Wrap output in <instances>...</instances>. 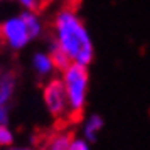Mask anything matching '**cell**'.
Here are the masks:
<instances>
[{
	"instance_id": "6da1fadb",
	"label": "cell",
	"mask_w": 150,
	"mask_h": 150,
	"mask_svg": "<svg viewBox=\"0 0 150 150\" xmlns=\"http://www.w3.org/2000/svg\"><path fill=\"white\" fill-rule=\"evenodd\" d=\"M56 41L78 64L88 66L93 59V46L83 22L73 8H66L56 17Z\"/></svg>"
},
{
	"instance_id": "7a4b0ae2",
	"label": "cell",
	"mask_w": 150,
	"mask_h": 150,
	"mask_svg": "<svg viewBox=\"0 0 150 150\" xmlns=\"http://www.w3.org/2000/svg\"><path fill=\"white\" fill-rule=\"evenodd\" d=\"M64 86L69 103V122H79L88 88V71L83 64H71L64 71Z\"/></svg>"
},
{
	"instance_id": "3957f363",
	"label": "cell",
	"mask_w": 150,
	"mask_h": 150,
	"mask_svg": "<svg viewBox=\"0 0 150 150\" xmlns=\"http://www.w3.org/2000/svg\"><path fill=\"white\" fill-rule=\"evenodd\" d=\"M44 101L47 105V110L51 115L62 120V118H69V103H68V93H66V86L64 81L61 79H51L47 86L44 88Z\"/></svg>"
},
{
	"instance_id": "277c9868",
	"label": "cell",
	"mask_w": 150,
	"mask_h": 150,
	"mask_svg": "<svg viewBox=\"0 0 150 150\" xmlns=\"http://www.w3.org/2000/svg\"><path fill=\"white\" fill-rule=\"evenodd\" d=\"M0 39L4 42H7L8 46L14 49L24 47L30 41V35H29L27 25H25L24 19L22 17H15V19L4 22L0 25Z\"/></svg>"
},
{
	"instance_id": "5b68a950",
	"label": "cell",
	"mask_w": 150,
	"mask_h": 150,
	"mask_svg": "<svg viewBox=\"0 0 150 150\" xmlns=\"http://www.w3.org/2000/svg\"><path fill=\"white\" fill-rule=\"evenodd\" d=\"M51 59H52V64H54V68H57L59 71H66V69L73 64V59L66 54V51L57 44V41L51 46Z\"/></svg>"
},
{
	"instance_id": "8992f818",
	"label": "cell",
	"mask_w": 150,
	"mask_h": 150,
	"mask_svg": "<svg viewBox=\"0 0 150 150\" xmlns=\"http://www.w3.org/2000/svg\"><path fill=\"white\" fill-rule=\"evenodd\" d=\"M15 89V74L14 73H7L0 79V105H7L10 96Z\"/></svg>"
},
{
	"instance_id": "52a82bcc",
	"label": "cell",
	"mask_w": 150,
	"mask_h": 150,
	"mask_svg": "<svg viewBox=\"0 0 150 150\" xmlns=\"http://www.w3.org/2000/svg\"><path fill=\"white\" fill-rule=\"evenodd\" d=\"M34 68H35V71H37V73H39L41 76L49 74V73L52 71V68H54L51 56L35 54V56H34Z\"/></svg>"
},
{
	"instance_id": "ba28073f",
	"label": "cell",
	"mask_w": 150,
	"mask_h": 150,
	"mask_svg": "<svg viewBox=\"0 0 150 150\" xmlns=\"http://www.w3.org/2000/svg\"><path fill=\"white\" fill-rule=\"evenodd\" d=\"M101 127H103L101 116L93 115L88 120V123H86V128H84V135H86V138H88L89 142H95V140H96V135H98V132L101 130Z\"/></svg>"
},
{
	"instance_id": "9c48e42d",
	"label": "cell",
	"mask_w": 150,
	"mask_h": 150,
	"mask_svg": "<svg viewBox=\"0 0 150 150\" xmlns=\"http://www.w3.org/2000/svg\"><path fill=\"white\" fill-rule=\"evenodd\" d=\"M21 17L24 19L25 25H27V30H29L30 39H34V37H37V35L41 34V22H39V19H37L34 14L25 12V14H22Z\"/></svg>"
},
{
	"instance_id": "30bf717a",
	"label": "cell",
	"mask_w": 150,
	"mask_h": 150,
	"mask_svg": "<svg viewBox=\"0 0 150 150\" xmlns=\"http://www.w3.org/2000/svg\"><path fill=\"white\" fill-rule=\"evenodd\" d=\"M14 142V137H12V132L5 127V125H0V145H12Z\"/></svg>"
},
{
	"instance_id": "8fae6325",
	"label": "cell",
	"mask_w": 150,
	"mask_h": 150,
	"mask_svg": "<svg viewBox=\"0 0 150 150\" xmlns=\"http://www.w3.org/2000/svg\"><path fill=\"white\" fill-rule=\"evenodd\" d=\"M69 150H89L88 145L84 140H79V138H73V142L69 145Z\"/></svg>"
},
{
	"instance_id": "7c38bea8",
	"label": "cell",
	"mask_w": 150,
	"mask_h": 150,
	"mask_svg": "<svg viewBox=\"0 0 150 150\" xmlns=\"http://www.w3.org/2000/svg\"><path fill=\"white\" fill-rule=\"evenodd\" d=\"M24 7H27L29 10H37V8H41V5H39V2L37 0H19Z\"/></svg>"
},
{
	"instance_id": "4fadbf2b",
	"label": "cell",
	"mask_w": 150,
	"mask_h": 150,
	"mask_svg": "<svg viewBox=\"0 0 150 150\" xmlns=\"http://www.w3.org/2000/svg\"><path fill=\"white\" fill-rule=\"evenodd\" d=\"M7 123V108L5 105H0V125H5Z\"/></svg>"
},
{
	"instance_id": "5bb4252c",
	"label": "cell",
	"mask_w": 150,
	"mask_h": 150,
	"mask_svg": "<svg viewBox=\"0 0 150 150\" xmlns=\"http://www.w3.org/2000/svg\"><path fill=\"white\" fill-rule=\"evenodd\" d=\"M8 150H29V149H8Z\"/></svg>"
},
{
	"instance_id": "9a60e30c",
	"label": "cell",
	"mask_w": 150,
	"mask_h": 150,
	"mask_svg": "<svg viewBox=\"0 0 150 150\" xmlns=\"http://www.w3.org/2000/svg\"><path fill=\"white\" fill-rule=\"evenodd\" d=\"M47 150H52V149H47Z\"/></svg>"
}]
</instances>
